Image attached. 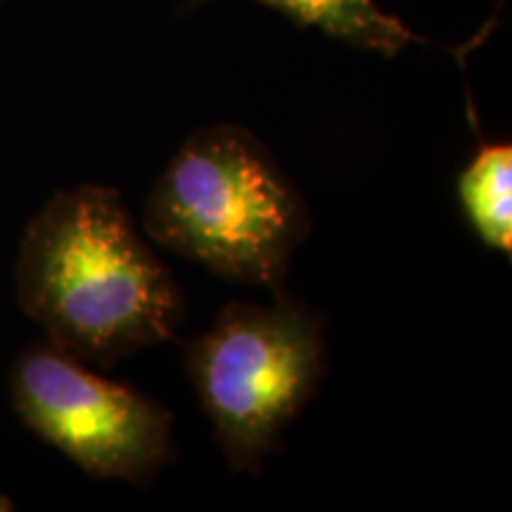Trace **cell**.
Returning a JSON list of instances; mask_svg holds the SVG:
<instances>
[{"label":"cell","mask_w":512,"mask_h":512,"mask_svg":"<svg viewBox=\"0 0 512 512\" xmlns=\"http://www.w3.org/2000/svg\"><path fill=\"white\" fill-rule=\"evenodd\" d=\"M19 302L57 349L110 366L176 337L185 299L117 190L60 192L36 216L17 264Z\"/></svg>","instance_id":"obj_1"},{"label":"cell","mask_w":512,"mask_h":512,"mask_svg":"<svg viewBox=\"0 0 512 512\" xmlns=\"http://www.w3.org/2000/svg\"><path fill=\"white\" fill-rule=\"evenodd\" d=\"M157 245L233 283L278 290L309 233V209L268 147L238 126L195 131L145 204Z\"/></svg>","instance_id":"obj_2"},{"label":"cell","mask_w":512,"mask_h":512,"mask_svg":"<svg viewBox=\"0 0 512 512\" xmlns=\"http://www.w3.org/2000/svg\"><path fill=\"white\" fill-rule=\"evenodd\" d=\"M323 373V320L283 292L271 306L228 304L188 349V375L235 472L259 470Z\"/></svg>","instance_id":"obj_3"},{"label":"cell","mask_w":512,"mask_h":512,"mask_svg":"<svg viewBox=\"0 0 512 512\" xmlns=\"http://www.w3.org/2000/svg\"><path fill=\"white\" fill-rule=\"evenodd\" d=\"M12 399L29 430L93 477L145 484L174 458V418L164 406L62 349L19 358Z\"/></svg>","instance_id":"obj_4"},{"label":"cell","mask_w":512,"mask_h":512,"mask_svg":"<svg viewBox=\"0 0 512 512\" xmlns=\"http://www.w3.org/2000/svg\"><path fill=\"white\" fill-rule=\"evenodd\" d=\"M302 27H313L349 46L392 57L420 38L377 0H259Z\"/></svg>","instance_id":"obj_5"},{"label":"cell","mask_w":512,"mask_h":512,"mask_svg":"<svg viewBox=\"0 0 512 512\" xmlns=\"http://www.w3.org/2000/svg\"><path fill=\"white\" fill-rule=\"evenodd\" d=\"M458 200L486 247L512 254V145L482 143L458 174Z\"/></svg>","instance_id":"obj_6"}]
</instances>
